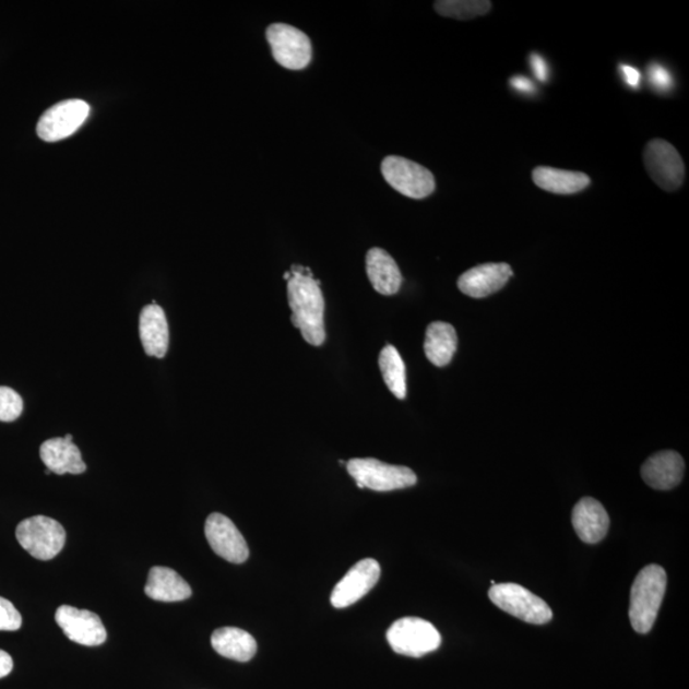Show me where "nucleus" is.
Here are the masks:
<instances>
[{
	"label": "nucleus",
	"mask_w": 689,
	"mask_h": 689,
	"mask_svg": "<svg viewBox=\"0 0 689 689\" xmlns=\"http://www.w3.org/2000/svg\"><path fill=\"white\" fill-rule=\"evenodd\" d=\"M287 298L292 308V323L308 344L321 346L325 341L324 299L321 284L312 276L290 271Z\"/></svg>",
	"instance_id": "obj_1"
},
{
	"label": "nucleus",
	"mask_w": 689,
	"mask_h": 689,
	"mask_svg": "<svg viewBox=\"0 0 689 689\" xmlns=\"http://www.w3.org/2000/svg\"><path fill=\"white\" fill-rule=\"evenodd\" d=\"M663 567L650 565L640 571L631 589L630 620L633 630L646 634L655 625L666 590Z\"/></svg>",
	"instance_id": "obj_2"
},
{
	"label": "nucleus",
	"mask_w": 689,
	"mask_h": 689,
	"mask_svg": "<svg viewBox=\"0 0 689 689\" xmlns=\"http://www.w3.org/2000/svg\"><path fill=\"white\" fill-rule=\"evenodd\" d=\"M388 641L396 654L421 657L441 646L442 638L428 620L406 617L389 628Z\"/></svg>",
	"instance_id": "obj_3"
},
{
	"label": "nucleus",
	"mask_w": 689,
	"mask_h": 689,
	"mask_svg": "<svg viewBox=\"0 0 689 689\" xmlns=\"http://www.w3.org/2000/svg\"><path fill=\"white\" fill-rule=\"evenodd\" d=\"M346 467L359 488L376 491L404 489L418 482L412 468L384 464L376 459H353Z\"/></svg>",
	"instance_id": "obj_4"
},
{
	"label": "nucleus",
	"mask_w": 689,
	"mask_h": 689,
	"mask_svg": "<svg viewBox=\"0 0 689 689\" xmlns=\"http://www.w3.org/2000/svg\"><path fill=\"white\" fill-rule=\"evenodd\" d=\"M21 547L39 560L56 558L64 548L67 534L58 521L34 516L20 522L16 530Z\"/></svg>",
	"instance_id": "obj_5"
},
{
	"label": "nucleus",
	"mask_w": 689,
	"mask_h": 689,
	"mask_svg": "<svg viewBox=\"0 0 689 689\" xmlns=\"http://www.w3.org/2000/svg\"><path fill=\"white\" fill-rule=\"evenodd\" d=\"M489 599L522 622L545 625L550 622L553 611L542 597L518 584H499L489 590Z\"/></svg>",
	"instance_id": "obj_6"
},
{
	"label": "nucleus",
	"mask_w": 689,
	"mask_h": 689,
	"mask_svg": "<svg viewBox=\"0 0 689 689\" xmlns=\"http://www.w3.org/2000/svg\"><path fill=\"white\" fill-rule=\"evenodd\" d=\"M388 183L408 199L423 200L435 192L436 179L427 168L400 156H388L381 165Z\"/></svg>",
	"instance_id": "obj_7"
},
{
	"label": "nucleus",
	"mask_w": 689,
	"mask_h": 689,
	"mask_svg": "<svg viewBox=\"0 0 689 689\" xmlns=\"http://www.w3.org/2000/svg\"><path fill=\"white\" fill-rule=\"evenodd\" d=\"M266 37L272 56L287 70H305L312 60V43L299 28L286 24L270 25Z\"/></svg>",
	"instance_id": "obj_8"
},
{
	"label": "nucleus",
	"mask_w": 689,
	"mask_h": 689,
	"mask_svg": "<svg viewBox=\"0 0 689 689\" xmlns=\"http://www.w3.org/2000/svg\"><path fill=\"white\" fill-rule=\"evenodd\" d=\"M643 162L651 179L666 192L677 191L684 185L686 168L676 147L661 139L651 140L643 153Z\"/></svg>",
	"instance_id": "obj_9"
},
{
	"label": "nucleus",
	"mask_w": 689,
	"mask_h": 689,
	"mask_svg": "<svg viewBox=\"0 0 689 689\" xmlns=\"http://www.w3.org/2000/svg\"><path fill=\"white\" fill-rule=\"evenodd\" d=\"M88 114L90 105L78 98L59 103L43 114L37 123V134L47 142L70 138L86 122Z\"/></svg>",
	"instance_id": "obj_10"
},
{
	"label": "nucleus",
	"mask_w": 689,
	"mask_h": 689,
	"mask_svg": "<svg viewBox=\"0 0 689 689\" xmlns=\"http://www.w3.org/2000/svg\"><path fill=\"white\" fill-rule=\"evenodd\" d=\"M381 578V566L372 558L361 559L333 589L332 607L344 609L359 602Z\"/></svg>",
	"instance_id": "obj_11"
},
{
	"label": "nucleus",
	"mask_w": 689,
	"mask_h": 689,
	"mask_svg": "<svg viewBox=\"0 0 689 689\" xmlns=\"http://www.w3.org/2000/svg\"><path fill=\"white\" fill-rule=\"evenodd\" d=\"M204 534L212 550L230 563H245L249 557L248 544L236 524L222 513H212L204 525Z\"/></svg>",
	"instance_id": "obj_12"
},
{
	"label": "nucleus",
	"mask_w": 689,
	"mask_h": 689,
	"mask_svg": "<svg viewBox=\"0 0 689 689\" xmlns=\"http://www.w3.org/2000/svg\"><path fill=\"white\" fill-rule=\"evenodd\" d=\"M56 620L68 639L83 646H100L108 639L102 618L90 610L62 605L56 611Z\"/></svg>",
	"instance_id": "obj_13"
},
{
	"label": "nucleus",
	"mask_w": 689,
	"mask_h": 689,
	"mask_svg": "<svg viewBox=\"0 0 689 689\" xmlns=\"http://www.w3.org/2000/svg\"><path fill=\"white\" fill-rule=\"evenodd\" d=\"M513 276L510 264L484 263L460 276L458 286L467 297L482 299L503 289Z\"/></svg>",
	"instance_id": "obj_14"
},
{
	"label": "nucleus",
	"mask_w": 689,
	"mask_h": 689,
	"mask_svg": "<svg viewBox=\"0 0 689 689\" xmlns=\"http://www.w3.org/2000/svg\"><path fill=\"white\" fill-rule=\"evenodd\" d=\"M641 475L649 487L657 490H670L679 486L684 479L685 460L678 452H657L642 465Z\"/></svg>",
	"instance_id": "obj_15"
},
{
	"label": "nucleus",
	"mask_w": 689,
	"mask_h": 689,
	"mask_svg": "<svg viewBox=\"0 0 689 689\" xmlns=\"http://www.w3.org/2000/svg\"><path fill=\"white\" fill-rule=\"evenodd\" d=\"M140 337L149 357L165 358L169 349V323L161 306L153 301L142 309L140 316Z\"/></svg>",
	"instance_id": "obj_16"
},
{
	"label": "nucleus",
	"mask_w": 689,
	"mask_h": 689,
	"mask_svg": "<svg viewBox=\"0 0 689 689\" xmlns=\"http://www.w3.org/2000/svg\"><path fill=\"white\" fill-rule=\"evenodd\" d=\"M572 525L582 542L596 544L608 534L609 514L596 499L582 498L572 511Z\"/></svg>",
	"instance_id": "obj_17"
},
{
	"label": "nucleus",
	"mask_w": 689,
	"mask_h": 689,
	"mask_svg": "<svg viewBox=\"0 0 689 689\" xmlns=\"http://www.w3.org/2000/svg\"><path fill=\"white\" fill-rule=\"evenodd\" d=\"M40 458L45 466L57 475H79L87 471L79 447L66 438L57 437L45 441L40 447Z\"/></svg>",
	"instance_id": "obj_18"
},
{
	"label": "nucleus",
	"mask_w": 689,
	"mask_h": 689,
	"mask_svg": "<svg viewBox=\"0 0 689 689\" xmlns=\"http://www.w3.org/2000/svg\"><path fill=\"white\" fill-rule=\"evenodd\" d=\"M145 593L150 599L177 603L189 599L192 589L179 573L168 567H153L149 573Z\"/></svg>",
	"instance_id": "obj_19"
},
{
	"label": "nucleus",
	"mask_w": 689,
	"mask_h": 689,
	"mask_svg": "<svg viewBox=\"0 0 689 689\" xmlns=\"http://www.w3.org/2000/svg\"><path fill=\"white\" fill-rule=\"evenodd\" d=\"M367 275L373 289L382 295H395L403 284V276L395 260L382 248L369 249Z\"/></svg>",
	"instance_id": "obj_20"
},
{
	"label": "nucleus",
	"mask_w": 689,
	"mask_h": 689,
	"mask_svg": "<svg viewBox=\"0 0 689 689\" xmlns=\"http://www.w3.org/2000/svg\"><path fill=\"white\" fill-rule=\"evenodd\" d=\"M211 645L218 655L247 663L257 653V642L251 633L237 627L218 628L212 633Z\"/></svg>",
	"instance_id": "obj_21"
},
{
	"label": "nucleus",
	"mask_w": 689,
	"mask_h": 689,
	"mask_svg": "<svg viewBox=\"0 0 689 689\" xmlns=\"http://www.w3.org/2000/svg\"><path fill=\"white\" fill-rule=\"evenodd\" d=\"M534 183L555 194H574L584 191L592 179L585 173L537 166L533 171Z\"/></svg>",
	"instance_id": "obj_22"
},
{
	"label": "nucleus",
	"mask_w": 689,
	"mask_h": 689,
	"mask_svg": "<svg viewBox=\"0 0 689 689\" xmlns=\"http://www.w3.org/2000/svg\"><path fill=\"white\" fill-rule=\"evenodd\" d=\"M456 351L458 333L453 325L446 322H433L428 325L424 352L431 365L436 367L450 365Z\"/></svg>",
	"instance_id": "obj_23"
},
{
	"label": "nucleus",
	"mask_w": 689,
	"mask_h": 689,
	"mask_svg": "<svg viewBox=\"0 0 689 689\" xmlns=\"http://www.w3.org/2000/svg\"><path fill=\"white\" fill-rule=\"evenodd\" d=\"M383 381L399 400L406 397V368L395 346L388 345L380 354Z\"/></svg>",
	"instance_id": "obj_24"
},
{
	"label": "nucleus",
	"mask_w": 689,
	"mask_h": 689,
	"mask_svg": "<svg viewBox=\"0 0 689 689\" xmlns=\"http://www.w3.org/2000/svg\"><path fill=\"white\" fill-rule=\"evenodd\" d=\"M435 10L443 17L466 21L487 14L491 10V2L488 0H439L435 3Z\"/></svg>",
	"instance_id": "obj_25"
},
{
	"label": "nucleus",
	"mask_w": 689,
	"mask_h": 689,
	"mask_svg": "<svg viewBox=\"0 0 689 689\" xmlns=\"http://www.w3.org/2000/svg\"><path fill=\"white\" fill-rule=\"evenodd\" d=\"M22 412H24V400L16 391L0 385V421L17 420Z\"/></svg>",
	"instance_id": "obj_26"
},
{
	"label": "nucleus",
	"mask_w": 689,
	"mask_h": 689,
	"mask_svg": "<svg viewBox=\"0 0 689 689\" xmlns=\"http://www.w3.org/2000/svg\"><path fill=\"white\" fill-rule=\"evenodd\" d=\"M22 617L14 605L0 596V631H19Z\"/></svg>",
	"instance_id": "obj_27"
},
{
	"label": "nucleus",
	"mask_w": 689,
	"mask_h": 689,
	"mask_svg": "<svg viewBox=\"0 0 689 689\" xmlns=\"http://www.w3.org/2000/svg\"><path fill=\"white\" fill-rule=\"evenodd\" d=\"M649 79L651 85H653L656 90L666 91L673 87V79L666 68L658 64H653L649 70Z\"/></svg>",
	"instance_id": "obj_28"
},
{
	"label": "nucleus",
	"mask_w": 689,
	"mask_h": 689,
	"mask_svg": "<svg viewBox=\"0 0 689 689\" xmlns=\"http://www.w3.org/2000/svg\"><path fill=\"white\" fill-rule=\"evenodd\" d=\"M530 63H532L535 78L542 82H547L549 78L548 64L545 63L543 57L533 55L530 57Z\"/></svg>",
	"instance_id": "obj_29"
},
{
	"label": "nucleus",
	"mask_w": 689,
	"mask_h": 689,
	"mask_svg": "<svg viewBox=\"0 0 689 689\" xmlns=\"http://www.w3.org/2000/svg\"><path fill=\"white\" fill-rule=\"evenodd\" d=\"M510 85L520 91V93L532 94L534 91V83L528 79L524 78V75H516L510 80Z\"/></svg>",
	"instance_id": "obj_30"
},
{
	"label": "nucleus",
	"mask_w": 689,
	"mask_h": 689,
	"mask_svg": "<svg viewBox=\"0 0 689 689\" xmlns=\"http://www.w3.org/2000/svg\"><path fill=\"white\" fill-rule=\"evenodd\" d=\"M620 70H622L627 85H630L633 88L639 87L640 81H641V74L638 70H635L634 67L622 66L620 67Z\"/></svg>",
	"instance_id": "obj_31"
},
{
	"label": "nucleus",
	"mask_w": 689,
	"mask_h": 689,
	"mask_svg": "<svg viewBox=\"0 0 689 689\" xmlns=\"http://www.w3.org/2000/svg\"><path fill=\"white\" fill-rule=\"evenodd\" d=\"M13 669V658L5 651L0 650V679L9 676Z\"/></svg>",
	"instance_id": "obj_32"
},
{
	"label": "nucleus",
	"mask_w": 689,
	"mask_h": 689,
	"mask_svg": "<svg viewBox=\"0 0 689 689\" xmlns=\"http://www.w3.org/2000/svg\"><path fill=\"white\" fill-rule=\"evenodd\" d=\"M284 277H285L286 282H289V280L292 278L290 271H289V272H286V274L284 275Z\"/></svg>",
	"instance_id": "obj_33"
}]
</instances>
